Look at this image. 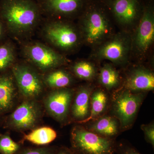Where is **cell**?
Instances as JSON below:
<instances>
[{"label": "cell", "instance_id": "cell-30", "mask_svg": "<svg viewBox=\"0 0 154 154\" xmlns=\"http://www.w3.org/2000/svg\"><path fill=\"white\" fill-rule=\"evenodd\" d=\"M90 1H102L103 0H89Z\"/></svg>", "mask_w": 154, "mask_h": 154}, {"label": "cell", "instance_id": "cell-5", "mask_svg": "<svg viewBox=\"0 0 154 154\" xmlns=\"http://www.w3.org/2000/svg\"><path fill=\"white\" fill-rule=\"evenodd\" d=\"M46 40L53 46L64 51H72L82 42L79 30L69 22L61 20L50 21L42 31Z\"/></svg>", "mask_w": 154, "mask_h": 154}, {"label": "cell", "instance_id": "cell-21", "mask_svg": "<svg viewBox=\"0 0 154 154\" xmlns=\"http://www.w3.org/2000/svg\"><path fill=\"white\" fill-rule=\"evenodd\" d=\"M57 133L48 127H43L33 130L25 135L23 140H27L37 145H44L53 141L56 138Z\"/></svg>", "mask_w": 154, "mask_h": 154}, {"label": "cell", "instance_id": "cell-6", "mask_svg": "<svg viewBox=\"0 0 154 154\" xmlns=\"http://www.w3.org/2000/svg\"><path fill=\"white\" fill-rule=\"evenodd\" d=\"M154 41V10L152 2L144 3L143 11L131 36V52L139 58L145 56Z\"/></svg>", "mask_w": 154, "mask_h": 154}, {"label": "cell", "instance_id": "cell-23", "mask_svg": "<svg viewBox=\"0 0 154 154\" xmlns=\"http://www.w3.org/2000/svg\"><path fill=\"white\" fill-rule=\"evenodd\" d=\"M16 58V50L10 42L0 46V72L4 71L14 65Z\"/></svg>", "mask_w": 154, "mask_h": 154}, {"label": "cell", "instance_id": "cell-17", "mask_svg": "<svg viewBox=\"0 0 154 154\" xmlns=\"http://www.w3.org/2000/svg\"><path fill=\"white\" fill-rule=\"evenodd\" d=\"M17 89L12 73L0 75V116L8 113L14 107Z\"/></svg>", "mask_w": 154, "mask_h": 154}, {"label": "cell", "instance_id": "cell-28", "mask_svg": "<svg viewBox=\"0 0 154 154\" xmlns=\"http://www.w3.org/2000/svg\"><path fill=\"white\" fill-rule=\"evenodd\" d=\"M55 154H74V153L72 150L71 149L62 147L57 149Z\"/></svg>", "mask_w": 154, "mask_h": 154}, {"label": "cell", "instance_id": "cell-11", "mask_svg": "<svg viewBox=\"0 0 154 154\" xmlns=\"http://www.w3.org/2000/svg\"><path fill=\"white\" fill-rule=\"evenodd\" d=\"M41 110L35 100L26 99L6 118L4 124L6 128L17 131L32 129L38 124Z\"/></svg>", "mask_w": 154, "mask_h": 154}, {"label": "cell", "instance_id": "cell-8", "mask_svg": "<svg viewBox=\"0 0 154 154\" xmlns=\"http://www.w3.org/2000/svg\"><path fill=\"white\" fill-rule=\"evenodd\" d=\"M131 53V36L124 31L113 35L96 48L92 57L98 60H108L116 64H123Z\"/></svg>", "mask_w": 154, "mask_h": 154}, {"label": "cell", "instance_id": "cell-16", "mask_svg": "<svg viewBox=\"0 0 154 154\" xmlns=\"http://www.w3.org/2000/svg\"><path fill=\"white\" fill-rule=\"evenodd\" d=\"M86 123L85 127L88 130L107 138L115 140L121 132L119 121L111 115L104 114Z\"/></svg>", "mask_w": 154, "mask_h": 154}, {"label": "cell", "instance_id": "cell-15", "mask_svg": "<svg viewBox=\"0 0 154 154\" xmlns=\"http://www.w3.org/2000/svg\"><path fill=\"white\" fill-rule=\"evenodd\" d=\"M95 86L87 84L75 91L70 108L73 119L80 123L88 118L90 112V97Z\"/></svg>", "mask_w": 154, "mask_h": 154}, {"label": "cell", "instance_id": "cell-9", "mask_svg": "<svg viewBox=\"0 0 154 154\" xmlns=\"http://www.w3.org/2000/svg\"><path fill=\"white\" fill-rule=\"evenodd\" d=\"M102 2L110 16L125 31L134 30L143 11L144 3L143 0H103Z\"/></svg>", "mask_w": 154, "mask_h": 154}, {"label": "cell", "instance_id": "cell-4", "mask_svg": "<svg viewBox=\"0 0 154 154\" xmlns=\"http://www.w3.org/2000/svg\"><path fill=\"white\" fill-rule=\"evenodd\" d=\"M71 150L74 154H114L115 140L102 137L85 126L74 127L71 133Z\"/></svg>", "mask_w": 154, "mask_h": 154}, {"label": "cell", "instance_id": "cell-2", "mask_svg": "<svg viewBox=\"0 0 154 154\" xmlns=\"http://www.w3.org/2000/svg\"><path fill=\"white\" fill-rule=\"evenodd\" d=\"M110 15L102 1H89L80 15L82 40L96 48L113 36Z\"/></svg>", "mask_w": 154, "mask_h": 154}, {"label": "cell", "instance_id": "cell-25", "mask_svg": "<svg viewBox=\"0 0 154 154\" xmlns=\"http://www.w3.org/2000/svg\"><path fill=\"white\" fill-rule=\"evenodd\" d=\"M57 149L51 147L24 149L16 154H55Z\"/></svg>", "mask_w": 154, "mask_h": 154}, {"label": "cell", "instance_id": "cell-22", "mask_svg": "<svg viewBox=\"0 0 154 154\" xmlns=\"http://www.w3.org/2000/svg\"><path fill=\"white\" fill-rule=\"evenodd\" d=\"M72 71L76 77L84 81L91 82L98 75L95 65L88 61H79L75 63L72 67Z\"/></svg>", "mask_w": 154, "mask_h": 154}, {"label": "cell", "instance_id": "cell-12", "mask_svg": "<svg viewBox=\"0 0 154 154\" xmlns=\"http://www.w3.org/2000/svg\"><path fill=\"white\" fill-rule=\"evenodd\" d=\"M75 90L69 88L54 89L45 98L46 111L57 121L63 123L68 119Z\"/></svg>", "mask_w": 154, "mask_h": 154}, {"label": "cell", "instance_id": "cell-13", "mask_svg": "<svg viewBox=\"0 0 154 154\" xmlns=\"http://www.w3.org/2000/svg\"><path fill=\"white\" fill-rule=\"evenodd\" d=\"M89 0H41L42 12L56 18H70L82 13Z\"/></svg>", "mask_w": 154, "mask_h": 154}, {"label": "cell", "instance_id": "cell-27", "mask_svg": "<svg viewBox=\"0 0 154 154\" xmlns=\"http://www.w3.org/2000/svg\"><path fill=\"white\" fill-rule=\"evenodd\" d=\"M115 153L117 154H142L132 146L125 143H116Z\"/></svg>", "mask_w": 154, "mask_h": 154}, {"label": "cell", "instance_id": "cell-26", "mask_svg": "<svg viewBox=\"0 0 154 154\" xmlns=\"http://www.w3.org/2000/svg\"><path fill=\"white\" fill-rule=\"evenodd\" d=\"M141 129L143 131L145 138L147 142L154 146V124L153 122L141 125Z\"/></svg>", "mask_w": 154, "mask_h": 154}, {"label": "cell", "instance_id": "cell-24", "mask_svg": "<svg viewBox=\"0 0 154 154\" xmlns=\"http://www.w3.org/2000/svg\"><path fill=\"white\" fill-rule=\"evenodd\" d=\"M20 149V145L7 134H0V154H16Z\"/></svg>", "mask_w": 154, "mask_h": 154}, {"label": "cell", "instance_id": "cell-20", "mask_svg": "<svg viewBox=\"0 0 154 154\" xmlns=\"http://www.w3.org/2000/svg\"><path fill=\"white\" fill-rule=\"evenodd\" d=\"M45 85L54 89L69 88L74 82L72 75L63 69L53 70L43 79Z\"/></svg>", "mask_w": 154, "mask_h": 154}, {"label": "cell", "instance_id": "cell-14", "mask_svg": "<svg viewBox=\"0 0 154 154\" xmlns=\"http://www.w3.org/2000/svg\"><path fill=\"white\" fill-rule=\"evenodd\" d=\"M122 87L133 93L153 91V72L144 66L134 67L127 73Z\"/></svg>", "mask_w": 154, "mask_h": 154}, {"label": "cell", "instance_id": "cell-19", "mask_svg": "<svg viewBox=\"0 0 154 154\" xmlns=\"http://www.w3.org/2000/svg\"><path fill=\"white\" fill-rule=\"evenodd\" d=\"M98 82L102 88L107 91L115 90L121 82L119 72L109 63L104 64L99 70Z\"/></svg>", "mask_w": 154, "mask_h": 154}, {"label": "cell", "instance_id": "cell-18", "mask_svg": "<svg viewBox=\"0 0 154 154\" xmlns=\"http://www.w3.org/2000/svg\"><path fill=\"white\" fill-rule=\"evenodd\" d=\"M110 102V98L107 91L102 88H94L90 97V115L80 124H85L105 114Z\"/></svg>", "mask_w": 154, "mask_h": 154}, {"label": "cell", "instance_id": "cell-10", "mask_svg": "<svg viewBox=\"0 0 154 154\" xmlns=\"http://www.w3.org/2000/svg\"><path fill=\"white\" fill-rule=\"evenodd\" d=\"M12 73L18 91L25 99L35 100L43 93V79L32 66L24 63L13 65Z\"/></svg>", "mask_w": 154, "mask_h": 154}, {"label": "cell", "instance_id": "cell-29", "mask_svg": "<svg viewBox=\"0 0 154 154\" xmlns=\"http://www.w3.org/2000/svg\"><path fill=\"white\" fill-rule=\"evenodd\" d=\"M3 26L2 22H0V38L2 37L3 34Z\"/></svg>", "mask_w": 154, "mask_h": 154}, {"label": "cell", "instance_id": "cell-7", "mask_svg": "<svg viewBox=\"0 0 154 154\" xmlns=\"http://www.w3.org/2000/svg\"><path fill=\"white\" fill-rule=\"evenodd\" d=\"M28 62L42 72H49L68 63V60L55 50L39 42H29L22 49Z\"/></svg>", "mask_w": 154, "mask_h": 154}, {"label": "cell", "instance_id": "cell-3", "mask_svg": "<svg viewBox=\"0 0 154 154\" xmlns=\"http://www.w3.org/2000/svg\"><path fill=\"white\" fill-rule=\"evenodd\" d=\"M146 93H133L122 87L112 94L109 105L110 115L119 121L121 132L132 127Z\"/></svg>", "mask_w": 154, "mask_h": 154}, {"label": "cell", "instance_id": "cell-1", "mask_svg": "<svg viewBox=\"0 0 154 154\" xmlns=\"http://www.w3.org/2000/svg\"><path fill=\"white\" fill-rule=\"evenodd\" d=\"M42 12L34 0H2L0 14L10 32L17 37H25L37 27Z\"/></svg>", "mask_w": 154, "mask_h": 154}]
</instances>
